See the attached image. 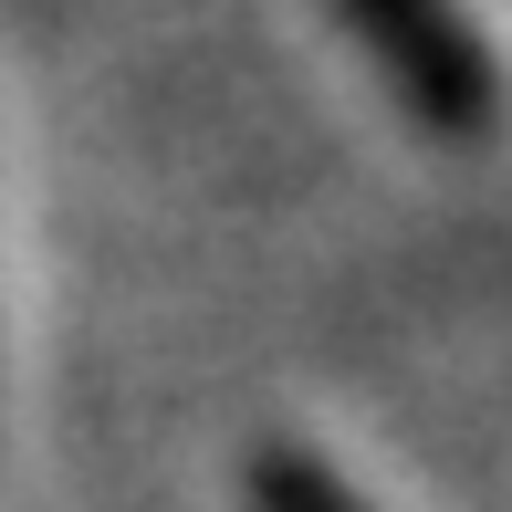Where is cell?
I'll list each match as a JSON object with an SVG mask.
<instances>
[{
	"label": "cell",
	"instance_id": "cell-1",
	"mask_svg": "<svg viewBox=\"0 0 512 512\" xmlns=\"http://www.w3.org/2000/svg\"><path fill=\"white\" fill-rule=\"evenodd\" d=\"M324 11L345 21V42H356L366 63H377V84L398 95V115L418 136H439V147L492 136L502 63H492V42H481L471 0H324Z\"/></svg>",
	"mask_w": 512,
	"mask_h": 512
},
{
	"label": "cell",
	"instance_id": "cell-2",
	"mask_svg": "<svg viewBox=\"0 0 512 512\" xmlns=\"http://www.w3.org/2000/svg\"><path fill=\"white\" fill-rule=\"evenodd\" d=\"M251 512H366V492L335 460H314L304 439H262L251 450Z\"/></svg>",
	"mask_w": 512,
	"mask_h": 512
}]
</instances>
